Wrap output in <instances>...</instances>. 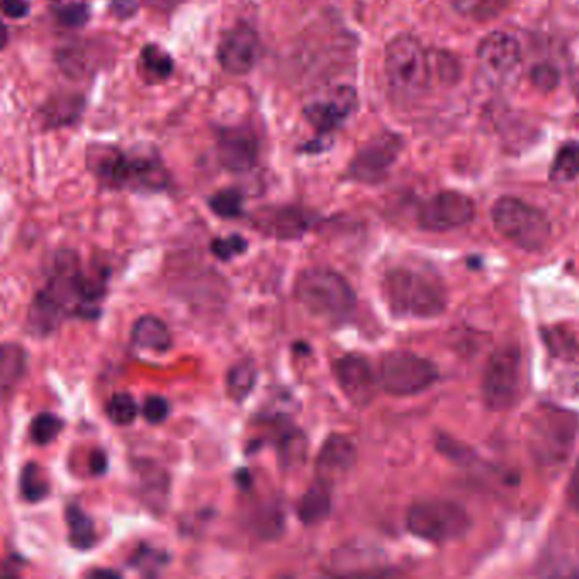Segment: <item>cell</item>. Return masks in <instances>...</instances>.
<instances>
[{"label": "cell", "instance_id": "cell-28", "mask_svg": "<svg viewBox=\"0 0 579 579\" xmlns=\"http://www.w3.org/2000/svg\"><path fill=\"white\" fill-rule=\"evenodd\" d=\"M579 177V141H566L559 148L552 162L549 179L556 184H564Z\"/></svg>", "mask_w": 579, "mask_h": 579}, {"label": "cell", "instance_id": "cell-4", "mask_svg": "<svg viewBox=\"0 0 579 579\" xmlns=\"http://www.w3.org/2000/svg\"><path fill=\"white\" fill-rule=\"evenodd\" d=\"M389 89L400 99L422 94L432 79V57L411 34H398L389 41L384 57Z\"/></svg>", "mask_w": 579, "mask_h": 579}, {"label": "cell", "instance_id": "cell-37", "mask_svg": "<svg viewBox=\"0 0 579 579\" xmlns=\"http://www.w3.org/2000/svg\"><path fill=\"white\" fill-rule=\"evenodd\" d=\"M141 413H143V416H145V420H147L148 423L158 425V423L165 422L167 416H169V401L165 400L164 396H158V394L148 396L145 403H143Z\"/></svg>", "mask_w": 579, "mask_h": 579}, {"label": "cell", "instance_id": "cell-12", "mask_svg": "<svg viewBox=\"0 0 579 579\" xmlns=\"http://www.w3.org/2000/svg\"><path fill=\"white\" fill-rule=\"evenodd\" d=\"M218 162L231 174H247L259 164V138L250 126H226L216 131Z\"/></svg>", "mask_w": 579, "mask_h": 579}, {"label": "cell", "instance_id": "cell-29", "mask_svg": "<svg viewBox=\"0 0 579 579\" xmlns=\"http://www.w3.org/2000/svg\"><path fill=\"white\" fill-rule=\"evenodd\" d=\"M19 491H21L23 500L28 501V503H38L48 496L50 483L38 464L29 462L23 467L21 478H19Z\"/></svg>", "mask_w": 579, "mask_h": 579}, {"label": "cell", "instance_id": "cell-34", "mask_svg": "<svg viewBox=\"0 0 579 579\" xmlns=\"http://www.w3.org/2000/svg\"><path fill=\"white\" fill-rule=\"evenodd\" d=\"M53 14L63 28H82L89 23L90 7L85 2H72V4L57 7Z\"/></svg>", "mask_w": 579, "mask_h": 579}, {"label": "cell", "instance_id": "cell-44", "mask_svg": "<svg viewBox=\"0 0 579 579\" xmlns=\"http://www.w3.org/2000/svg\"><path fill=\"white\" fill-rule=\"evenodd\" d=\"M90 576H94V578H97V576H109V578H113V576H119V573L118 571H111V569H99V571H92Z\"/></svg>", "mask_w": 579, "mask_h": 579}, {"label": "cell", "instance_id": "cell-17", "mask_svg": "<svg viewBox=\"0 0 579 579\" xmlns=\"http://www.w3.org/2000/svg\"><path fill=\"white\" fill-rule=\"evenodd\" d=\"M355 462H357V449H355L354 442L345 435L332 433L323 442L316 456V479H321L333 486L354 469Z\"/></svg>", "mask_w": 579, "mask_h": 579}, {"label": "cell", "instance_id": "cell-38", "mask_svg": "<svg viewBox=\"0 0 579 579\" xmlns=\"http://www.w3.org/2000/svg\"><path fill=\"white\" fill-rule=\"evenodd\" d=\"M136 568L147 569L152 574L153 569L164 568L165 554L160 551H153L150 547H141L140 551L135 554Z\"/></svg>", "mask_w": 579, "mask_h": 579}, {"label": "cell", "instance_id": "cell-10", "mask_svg": "<svg viewBox=\"0 0 579 579\" xmlns=\"http://www.w3.org/2000/svg\"><path fill=\"white\" fill-rule=\"evenodd\" d=\"M401 148L403 141L398 135L384 133L376 136L357 152L350 162L347 175L355 182L377 184L386 179L396 158L400 157Z\"/></svg>", "mask_w": 579, "mask_h": 579}, {"label": "cell", "instance_id": "cell-40", "mask_svg": "<svg viewBox=\"0 0 579 579\" xmlns=\"http://www.w3.org/2000/svg\"><path fill=\"white\" fill-rule=\"evenodd\" d=\"M31 11L29 0H2V12L9 19H23Z\"/></svg>", "mask_w": 579, "mask_h": 579}, {"label": "cell", "instance_id": "cell-41", "mask_svg": "<svg viewBox=\"0 0 579 579\" xmlns=\"http://www.w3.org/2000/svg\"><path fill=\"white\" fill-rule=\"evenodd\" d=\"M568 501L574 512L579 513V462L573 471V476L569 479Z\"/></svg>", "mask_w": 579, "mask_h": 579}, {"label": "cell", "instance_id": "cell-6", "mask_svg": "<svg viewBox=\"0 0 579 579\" xmlns=\"http://www.w3.org/2000/svg\"><path fill=\"white\" fill-rule=\"evenodd\" d=\"M406 527L418 539L445 544L462 539L471 527V518L456 501L425 500L411 506Z\"/></svg>", "mask_w": 579, "mask_h": 579}, {"label": "cell", "instance_id": "cell-18", "mask_svg": "<svg viewBox=\"0 0 579 579\" xmlns=\"http://www.w3.org/2000/svg\"><path fill=\"white\" fill-rule=\"evenodd\" d=\"M522 58L518 41L503 33L495 31L481 40L478 46V60L486 72L496 77L512 74Z\"/></svg>", "mask_w": 579, "mask_h": 579}, {"label": "cell", "instance_id": "cell-33", "mask_svg": "<svg viewBox=\"0 0 579 579\" xmlns=\"http://www.w3.org/2000/svg\"><path fill=\"white\" fill-rule=\"evenodd\" d=\"M63 430V422L53 413H40L29 425V439L36 445H48Z\"/></svg>", "mask_w": 579, "mask_h": 579}, {"label": "cell", "instance_id": "cell-39", "mask_svg": "<svg viewBox=\"0 0 579 579\" xmlns=\"http://www.w3.org/2000/svg\"><path fill=\"white\" fill-rule=\"evenodd\" d=\"M138 9H140L138 0H111V14L123 21L135 17Z\"/></svg>", "mask_w": 579, "mask_h": 579}, {"label": "cell", "instance_id": "cell-3", "mask_svg": "<svg viewBox=\"0 0 579 579\" xmlns=\"http://www.w3.org/2000/svg\"><path fill=\"white\" fill-rule=\"evenodd\" d=\"M299 304L327 321L347 320L357 308V296L345 277L327 267L304 269L294 284Z\"/></svg>", "mask_w": 579, "mask_h": 579}, {"label": "cell", "instance_id": "cell-19", "mask_svg": "<svg viewBox=\"0 0 579 579\" xmlns=\"http://www.w3.org/2000/svg\"><path fill=\"white\" fill-rule=\"evenodd\" d=\"M84 97L79 94H57L40 107L41 124L50 130L79 123L84 114Z\"/></svg>", "mask_w": 579, "mask_h": 579}, {"label": "cell", "instance_id": "cell-45", "mask_svg": "<svg viewBox=\"0 0 579 579\" xmlns=\"http://www.w3.org/2000/svg\"><path fill=\"white\" fill-rule=\"evenodd\" d=\"M55 2H57V0H55Z\"/></svg>", "mask_w": 579, "mask_h": 579}, {"label": "cell", "instance_id": "cell-14", "mask_svg": "<svg viewBox=\"0 0 579 579\" xmlns=\"http://www.w3.org/2000/svg\"><path fill=\"white\" fill-rule=\"evenodd\" d=\"M333 374L342 393L352 405L364 408L371 405L372 400L376 398L379 377L372 371L366 357L359 354L343 355L335 360Z\"/></svg>", "mask_w": 579, "mask_h": 579}, {"label": "cell", "instance_id": "cell-27", "mask_svg": "<svg viewBox=\"0 0 579 579\" xmlns=\"http://www.w3.org/2000/svg\"><path fill=\"white\" fill-rule=\"evenodd\" d=\"M257 376H259V372H257V367L252 360L237 362L235 366L231 367L228 377H226V389H228L230 398H233L237 403H242L255 388Z\"/></svg>", "mask_w": 579, "mask_h": 579}, {"label": "cell", "instance_id": "cell-2", "mask_svg": "<svg viewBox=\"0 0 579 579\" xmlns=\"http://www.w3.org/2000/svg\"><path fill=\"white\" fill-rule=\"evenodd\" d=\"M384 301L398 318L430 320L442 315L447 306V289L442 277L425 265H398L386 272Z\"/></svg>", "mask_w": 579, "mask_h": 579}, {"label": "cell", "instance_id": "cell-25", "mask_svg": "<svg viewBox=\"0 0 579 579\" xmlns=\"http://www.w3.org/2000/svg\"><path fill=\"white\" fill-rule=\"evenodd\" d=\"M68 525V542L77 551H90L97 544V530L94 520L75 503H70L65 512Z\"/></svg>", "mask_w": 579, "mask_h": 579}, {"label": "cell", "instance_id": "cell-31", "mask_svg": "<svg viewBox=\"0 0 579 579\" xmlns=\"http://www.w3.org/2000/svg\"><path fill=\"white\" fill-rule=\"evenodd\" d=\"M243 194L238 189H223L209 197V208L216 216L225 220H235L243 216Z\"/></svg>", "mask_w": 579, "mask_h": 579}, {"label": "cell", "instance_id": "cell-1", "mask_svg": "<svg viewBox=\"0 0 579 579\" xmlns=\"http://www.w3.org/2000/svg\"><path fill=\"white\" fill-rule=\"evenodd\" d=\"M87 167L101 186L114 191L162 192L170 186L169 170L152 147L123 150L92 145L87 150Z\"/></svg>", "mask_w": 579, "mask_h": 579}, {"label": "cell", "instance_id": "cell-26", "mask_svg": "<svg viewBox=\"0 0 579 579\" xmlns=\"http://www.w3.org/2000/svg\"><path fill=\"white\" fill-rule=\"evenodd\" d=\"M174 67V60L160 46L150 43L141 50V72L148 82L169 79L170 75L174 74Z\"/></svg>", "mask_w": 579, "mask_h": 579}, {"label": "cell", "instance_id": "cell-16", "mask_svg": "<svg viewBox=\"0 0 579 579\" xmlns=\"http://www.w3.org/2000/svg\"><path fill=\"white\" fill-rule=\"evenodd\" d=\"M216 55L228 74H248L259 62V34L248 24H238L221 38Z\"/></svg>", "mask_w": 579, "mask_h": 579}, {"label": "cell", "instance_id": "cell-8", "mask_svg": "<svg viewBox=\"0 0 579 579\" xmlns=\"http://www.w3.org/2000/svg\"><path fill=\"white\" fill-rule=\"evenodd\" d=\"M522 393V354L517 347H501L491 355L483 377V396L491 410L512 408Z\"/></svg>", "mask_w": 579, "mask_h": 579}, {"label": "cell", "instance_id": "cell-7", "mask_svg": "<svg viewBox=\"0 0 579 579\" xmlns=\"http://www.w3.org/2000/svg\"><path fill=\"white\" fill-rule=\"evenodd\" d=\"M377 377L379 386L391 396H413L432 388L439 371L425 357L396 350L384 355Z\"/></svg>", "mask_w": 579, "mask_h": 579}, {"label": "cell", "instance_id": "cell-15", "mask_svg": "<svg viewBox=\"0 0 579 579\" xmlns=\"http://www.w3.org/2000/svg\"><path fill=\"white\" fill-rule=\"evenodd\" d=\"M357 107V92L350 85H342L327 97L311 101L304 107V118L315 128L318 136L332 138Z\"/></svg>", "mask_w": 579, "mask_h": 579}, {"label": "cell", "instance_id": "cell-9", "mask_svg": "<svg viewBox=\"0 0 579 579\" xmlns=\"http://www.w3.org/2000/svg\"><path fill=\"white\" fill-rule=\"evenodd\" d=\"M578 430L576 416L566 411L547 410L539 415L532 428V450L544 464H556L566 459L573 447Z\"/></svg>", "mask_w": 579, "mask_h": 579}, {"label": "cell", "instance_id": "cell-21", "mask_svg": "<svg viewBox=\"0 0 579 579\" xmlns=\"http://www.w3.org/2000/svg\"><path fill=\"white\" fill-rule=\"evenodd\" d=\"M332 484L315 479L298 503V517L304 525H318L332 512Z\"/></svg>", "mask_w": 579, "mask_h": 579}, {"label": "cell", "instance_id": "cell-43", "mask_svg": "<svg viewBox=\"0 0 579 579\" xmlns=\"http://www.w3.org/2000/svg\"><path fill=\"white\" fill-rule=\"evenodd\" d=\"M145 4L153 7L158 12H172L184 2V0H143Z\"/></svg>", "mask_w": 579, "mask_h": 579}, {"label": "cell", "instance_id": "cell-13", "mask_svg": "<svg viewBox=\"0 0 579 579\" xmlns=\"http://www.w3.org/2000/svg\"><path fill=\"white\" fill-rule=\"evenodd\" d=\"M315 223V214L301 206H265L255 211L252 225L265 237L276 240H299Z\"/></svg>", "mask_w": 579, "mask_h": 579}, {"label": "cell", "instance_id": "cell-36", "mask_svg": "<svg viewBox=\"0 0 579 579\" xmlns=\"http://www.w3.org/2000/svg\"><path fill=\"white\" fill-rule=\"evenodd\" d=\"M530 80H532L535 89H539L540 92H551L559 85L561 75L557 72L556 67H552L549 63H540L537 67L532 68Z\"/></svg>", "mask_w": 579, "mask_h": 579}, {"label": "cell", "instance_id": "cell-30", "mask_svg": "<svg viewBox=\"0 0 579 579\" xmlns=\"http://www.w3.org/2000/svg\"><path fill=\"white\" fill-rule=\"evenodd\" d=\"M510 0H454V7L461 16L473 21H491L500 16Z\"/></svg>", "mask_w": 579, "mask_h": 579}, {"label": "cell", "instance_id": "cell-22", "mask_svg": "<svg viewBox=\"0 0 579 579\" xmlns=\"http://www.w3.org/2000/svg\"><path fill=\"white\" fill-rule=\"evenodd\" d=\"M28 371V354L23 345L14 342H6L2 345L0 355V388L4 398L9 396L17 384L23 381Z\"/></svg>", "mask_w": 579, "mask_h": 579}, {"label": "cell", "instance_id": "cell-42", "mask_svg": "<svg viewBox=\"0 0 579 579\" xmlns=\"http://www.w3.org/2000/svg\"><path fill=\"white\" fill-rule=\"evenodd\" d=\"M89 469L94 476H101V474L106 473L107 456L104 450L97 449L96 452H92V456L89 459Z\"/></svg>", "mask_w": 579, "mask_h": 579}, {"label": "cell", "instance_id": "cell-23", "mask_svg": "<svg viewBox=\"0 0 579 579\" xmlns=\"http://www.w3.org/2000/svg\"><path fill=\"white\" fill-rule=\"evenodd\" d=\"M65 318L67 315L62 308L50 296L40 291L29 308L28 325L31 332L46 337L55 332Z\"/></svg>", "mask_w": 579, "mask_h": 579}, {"label": "cell", "instance_id": "cell-35", "mask_svg": "<svg viewBox=\"0 0 579 579\" xmlns=\"http://www.w3.org/2000/svg\"><path fill=\"white\" fill-rule=\"evenodd\" d=\"M248 242L242 235H230L225 238H214L211 242V252H213L216 259L223 260V262H230V260L237 259L240 255L247 252Z\"/></svg>", "mask_w": 579, "mask_h": 579}, {"label": "cell", "instance_id": "cell-24", "mask_svg": "<svg viewBox=\"0 0 579 579\" xmlns=\"http://www.w3.org/2000/svg\"><path fill=\"white\" fill-rule=\"evenodd\" d=\"M279 466L284 473H294L308 461V439L299 428H287L277 440Z\"/></svg>", "mask_w": 579, "mask_h": 579}, {"label": "cell", "instance_id": "cell-20", "mask_svg": "<svg viewBox=\"0 0 579 579\" xmlns=\"http://www.w3.org/2000/svg\"><path fill=\"white\" fill-rule=\"evenodd\" d=\"M131 342L136 349L162 354L172 347V333L167 323L157 316H141L131 330Z\"/></svg>", "mask_w": 579, "mask_h": 579}, {"label": "cell", "instance_id": "cell-5", "mask_svg": "<svg viewBox=\"0 0 579 579\" xmlns=\"http://www.w3.org/2000/svg\"><path fill=\"white\" fill-rule=\"evenodd\" d=\"M496 231L527 252H537L551 240V221L540 209L518 197H501L491 209Z\"/></svg>", "mask_w": 579, "mask_h": 579}, {"label": "cell", "instance_id": "cell-11", "mask_svg": "<svg viewBox=\"0 0 579 579\" xmlns=\"http://www.w3.org/2000/svg\"><path fill=\"white\" fill-rule=\"evenodd\" d=\"M476 214L473 199L457 191H444L430 197L418 214L423 230H457L471 223Z\"/></svg>", "mask_w": 579, "mask_h": 579}, {"label": "cell", "instance_id": "cell-32", "mask_svg": "<svg viewBox=\"0 0 579 579\" xmlns=\"http://www.w3.org/2000/svg\"><path fill=\"white\" fill-rule=\"evenodd\" d=\"M107 418L119 427H126L135 422L138 416V403L130 393H116L107 401Z\"/></svg>", "mask_w": 579, "mask_h": 579}]
</instances>
